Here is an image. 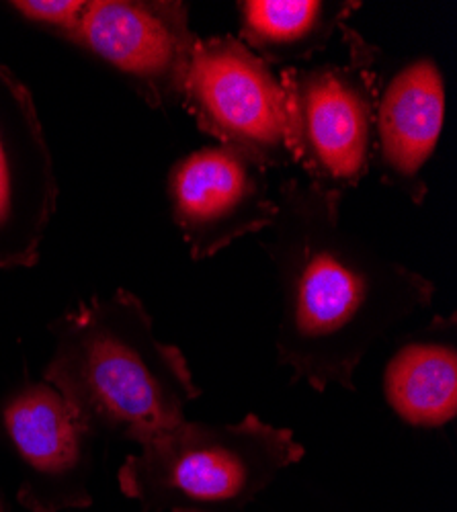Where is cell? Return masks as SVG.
Instances as JSON below:
<instances>
[{
    "label": "cell",
    "mask_w": 457,
    "mask_h": 512,
    "mask_svg": "<svg viewBox=\"0 0 457 512\" xmlns=\"http://www.w3.org/2000/svg\"><path fill=\"white\" fill-rule=\"evenodd\" d=\"M445 111V78L433 56L404 62L380 84L371 168L414 205H423L429 193L425 173L443 134Z\"/></svg>",
    "instance_id": "30bf717a"
},
{
    "label": "cell",
    "mask_w": 457,
    "mask_h": 512,
    "mask_svg": "<svg viewBox=\"0 0 457 512\" xmlns=\"http://www.w3.org/2000/svg\"><path fill=\"white\" fill-rule=\"evenodd\" d=\"M345 62L281 68L287 150L306 181L343 193L369 175L380 50L349 25Z\"/></svg>",
    "instance_id": "277c9868"
},
{
    "label": "cell",
    "mask_w": 457,
    "mask_h": 512,
    "mask_svg": "<svg viewBox=\"0 0 457 512\" xmlns=\"http://www.w3.org/2000/svg\"><path fill=\"white\" fill-rule=\"evenodd\" d=\"M58 205L52 152L35 101L0 64V269H29Z\"/></svg>",
    "instance_id": "9c48e42d"
},
{
    "label": "cell",
    "mask_w": 457,
    "mask_h": 512,
    "mask_svg": "<svg viewBox=\"0 0 457 512\" xmlns=\"http://www.w3.org/2000/svg\"><path fill=\"white\" fill-rule=\"evenodd\" d=\"M89 5L91 3H85V0H19V3H11V7L27 21L50 27L70 41L76 39Z\"/></svg>",
    "instance_id": "4fadbf2b"
},
{
    "label": "cell",
    "mask_w": 457,
    "mask_h": 512,
    "mask_svg": "<svg viewBox=\"0 0 457 512\" xmlns=\"http://www.w3.org/2000/svg\"><path fill=\"white\" fill-rule=\"evenodd\" d=\"M236 7L242 44L273 68H292L324 52L361 3L242 0Z\"/></svg>",
    "instance_id": "7c38bea8"
},
{
    "label": "cell",
    "mask_w": 457,
    "mask_h": 512,
    "mask_svg": "<svg viewBox=\"0 0 457 512\" xmlns=\"http://www.w3.org/2000/svg\"><path fill=\"white\" fill-rule=\"evenodd\" d=\"M181 107L216 144L234 148L269 170L292 164L279 72L238 37L197 39Z\"/></svg>",
    "instance_id": "5b68a950"
},
{
    "label": "cell",
    "mask_w": 457,
    "mask_h": 512,
    "mask_svg": "<svg viewBox=\"0 0 457 512\" xmlns=\"http://www.w3.org/2000/svg\"><path fill=\"white\" fill-rule=\"evenodd\" d=\"M0 512H3V502H0Z\"/></svg>",
    "instance_id": "5bb4252c"
},
{
    "label": "cell",
    "mask_w": 457,
    "mask_h": 512,
    "mask_svg": "<svg viewBox=\"0 0 457 512\" xmlns=\"http://www.w3.org/2000/svg\"><path fill=\"white\" fill-rule=\"evenodd\" d=\"M199 35L175 0H93L74 44L121 72L154 109L179 107Z\"/></svg>",
    "instance_id": "ba28073f"
},
{
    "label": "cell",
    "mask_w": 457,
    "mask_h": 512,
    "mask_svg": "<svg viewBox=\"0 0 457 512\" xmlns=\"http://www.w3.org/2000/svg\"><path fill=\"white\" fill-rule=\"evenodd\" d=\"M50 330L44 379L93 437L140 447L187 420L185 408L201 396L185 353L156 338L152 316L126 289L80 302Z\"/></svg>",
    "instance_id": "7a4b0ae2"
},
{
    "label": "cell",
    "mask_w": 457,
    "mask_h": 512,
    "mask_svg": "<svg viewBox=\"0 0 457 512\" xmlns=\"http://www.w3.org/2000/svg\"><path fill=\"white\" fill-rule=\"evenodd\" d=\"M304 455L292 431L257 414L230 424L183 420L128 455L117 480L142 512H242Z\"/></svg>",
    "instance_id": "3957f363"
},
{
    "label": "cell",
    "mask_w": 457,
    "mask_h": 512,
    "mask_svg": "<svg viewBox=\"0 0 457 512\" xmlns=\"http://www.w3.org/2000/svg\"><path fill=\"white\" fill-rule=\"evenodd\" d=\"M166 195L193 261L269 230L277 216L269 168L222 144L181 156L166 177Z\"/></svg>",
    "instance_id": "52a82bcc"
},
{
    "label": "cell",
    "mask_w": 457,
    "mask_h": 512,
    "mask_svg": "<svg viewBox=\"0 0 457 512\" xmlns=\"http://www.w3.org/2000/svg\"><path fill=\"white\" fill-rule=\"evenodd\" d=\"M91 441V431L46 379L0 396V443L21 465L17 498L29 512H68L93 504Z\"/></svg>",
    "instance_id": "8992f818"
},
{
    "label": "cell",
    "mask_w": 457,
    "mask_h": 512,
    "mask_svg": "<svg viewBox=\"0 0 457 512\" xmlns=\"http://www.w3.org/2000/svg\"><path fill=\"white\" fill-rule=\"evenodd\" d=\"M343 197L287 179L261 240L281 291L277 361L316 392H355L365 355L435 295L433 281L343 228Z\"/></svg>",
    "instance_id": "6da1fadb"
},
{
    "label": "cell",
    "mask_w": 457,
    "mask_h": 512,
    "mask_svg": "<svg viewBox=\"0 0 457 512\" xmlns=\"http://www.w3.org/2000/svg\"><path fill=\"white\" fill-rule=\"evenodd\" d=\"M382 392L390 410L414 429H443L457 416V320L435 316L390 355Z\"/></svg>",
    "instance_id": "8fae6325"
}]
</instances>
